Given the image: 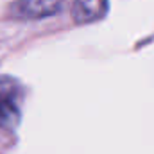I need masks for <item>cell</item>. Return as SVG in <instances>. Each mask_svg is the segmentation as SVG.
Instances as JSON below:
<instances>
[{
  "label": "cell",
  "instance_id": "obj_2",
  "mask_svg": "<svg viewBox=\"0 0 154 154\" xmlns=\"http://www.w3.org/2000/svg\"><path fill=\"white\" fill-rule=\"evenodd\" d=\"M63 5V0H14L9 7V16L16 20H41L56 16Z\"/></svg>",
  "mask_w": 154,
  "mask_h": 154
},
{
  "label": "cell",
  "instance_id": "obj_3",
  "mask_svg": "<svg viewBox=\"0 0 154 154\" xmlns=\"http://www.w3.org/2000/svg\"><path fill=\"white\" fill-rule=\"evenodd\" d=\"M108 13V0H75L72 5V20L75 23H91L102 20Z\"/></svg>",
  "mask_w": 154,
  "mask_h": 154
},
{
  "label": "cell",
  "instance_id": "obj_1",
  "mask_svg": "<svg viewBox=\"0 0 154 154\" xmlns=\"http://www.w3.org/2000/svg\"><path fill=\"white\" fill-rule=\"evenodd\" d=\"M23 88L9 75H0V140L11 136L22 118Z\"/></svg>",
  "mask_w": 154,
  "mask_h": 154
}]
</instances>
